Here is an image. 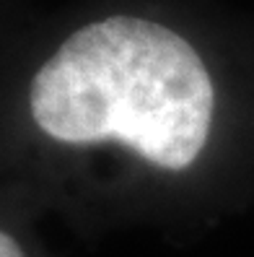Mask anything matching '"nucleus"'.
<instances>
[{
    "label": "nucleus",
    "instance_id": "f03ea898",
    "mask_svg": "<svg viewBox=\"0 0 254 257\" xmlns=\"http://www.w3.org/2000/svg\"><path fill=\"white\" fill-rule=\"evenodd\" d=\"M0 257H24V249L8 231L0 234Z\"/></svg>",
    "mask_w": 254,
    "mask_h": 257
},
{
    "label": "nucleus",
    "instance_id": "f257e3e1",
    "mask_svg": "<svg viewBox=\"0 0 254 257\" xmlns=\"http://www.w3.org/2000/svg\"><path fill=\"white\" fill-rule=\"evenodd\" d=\"M29 109L60 143L117 141L179 172L207 143L215 91L184 37L148 19L109 16L78 29L37 70Z\"/></svg>",
    "mask_w": 254,
    "mask_h": 257
}]
</instances>
